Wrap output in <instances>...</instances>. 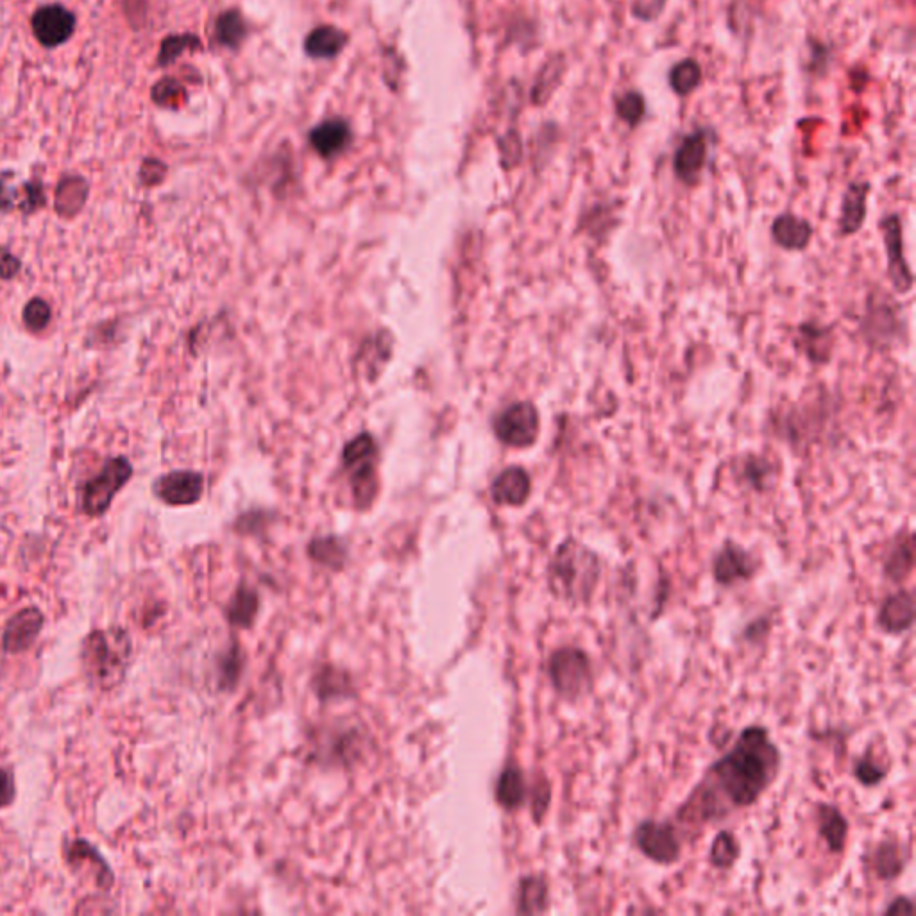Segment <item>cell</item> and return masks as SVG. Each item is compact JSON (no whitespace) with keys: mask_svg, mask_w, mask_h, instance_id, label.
Returning <instances> with one entry per match:
<instances>
[{"mask_svg":"<svg viewBox=\"0 0 916 916\" xmlns=\"http://www.w3.org/2000/svg\"><path fill=\"white\" fill-rule=\"evenodd\" d=\"M781 750L764 727H748L736 745L709 768L704 782L680 809L679 818L689 815L698 822L721 820L754 806L772 786L781 770Z\"/></svg>","mask_w":916,"mask_h":916,"instance_id":"cell-1","label":"cell"},{"mask_svg":"<svg viewBox=\"0 0 916 916\" xmlns=\"http://www.w3.org/2000/svg\"><path fill=\"white\" fill-rule=\"evenodd\" d=\"M602 578V562L589 546L569 537L557 546L550 564V589L564 602H591Z\"/></svg>","mask_w":916,"mask_h":916,"instance_id":"cell-2","label":"cell"},{"mask_svg":"<svg viewBox=\"0 0 916 916\" xmlns=\"http://www.w3.org/2000/svg\"><path fill=\"white\" fill-rule=\"evenodd\" d=\"M131 637L124 628L94 630L83 639L81 668L88 684L101 691H111L122 684L131 659Z\"/></svg>","mask_w":916,"mask_h":916,"instance_id":"cell-3","label":"cell"},{"mask_svg":"<svg viewBox=\"0 0 916 916\" xmlns=\"http://www.w3.org/2000/svg\"><path fill=\"white\" fill-rule=\"evenodd\" d=\"M378 446L369 433H360L346 444L342 464L349 473L353 501L358 510L369 509L378 496Z\"/></svg>","mask_w":916,"mask_h":916,"instance_id":"cell-4","label":"cell"},{"mask_svg":"<svg viewBox=\"0 0 916 916\" xmlns=\"http://www.w3.org/2000/svg\"><path fill=\"white\" fill-rule=\"evenodd\" d=\"M133 464L124 455L106 458L97 475L86 480L81 489V510L88 518H101L108 510L115 496L133 478Z\"/></svg>","mask_w":916,"mask_h":916,"instance_id":"cell-5","label":"cell"},{"mask_svg":"<svg viewBox=\"0 0 916 916\" xmlns=\"http://www.w3.org/2000/svg\"><path fill=\"white\" fill-rule=\"evenodd\" d=\"M548 675L555 693L568 702H577L593 689L589 655L575 646H564L553 652L548 664Z\"/></svg>","mask_w":916,"mask_h":916,"instance_id":"cell-6","label":"cell"},{"mask_svg":"<svg viewBox=\"0 0 916 916\" xmlns=\"http://www.w3.org/2000/svg\"><path fill=\"white\" fill-rule=\"evenodd\" d=\"M541 416L534 403H512L494 419V433L510 448H530L539 439Z\"/></svg>","mask_w":916,"mask_h":916,"instance_id":"cell-7","label":"cell"},{"mask_svg":"<svg viewBox=\"0 0 916 916\" xmlns=\"http://www.w3.org/2000/svg\"><path fill=\"white\" fill-rule=\"evenodd\" d=\"M881 233H883L884 251H886V272L890 278L891 287L897 294L906 296L915 287V274L909 267L908 258L904 253V233H902V219L899 213L884 215L881 219Z\"/></svg>","mask_w":916,"mask_h":916,"instance_id":"cell-8","label":"cell"},{"mask_svg":"<svg viewBox=\"0 0 916 916\" xmlns=\"http://www.w3.org/2000/svg\"><path fill=\"white\" fill-rule=\"evenodd\" d=\"M76 13L60 2L43 4L31 15V33L43 49H58L74 36Z\"/></svg>","mask_w":916,"mask_h":916,"instance_id":"cell-9","label":"cell"},{"mask_svg":"<svg viewBox=\"0 0 916 916\" xmlns=\"http://www.w3.org/2000/svg\"><path fill=\"white\" fill-rule=\"evenodd\" d=\"M634 841L643 856L659 865H673L679 861L682 854L677 829L670 822L645 820L639 823Z\"/></svg>","mask_w":916,"mask_h":916,"instance_id":"cell-10","label":"cell"},{"mask_svg":"<svg viewBox=\"0 0 916 916\" xmlns=\"http://www.w3.org/2000/svg\"><path fill=\"white\" fill-rule=\"evenodd\" d=\"M204 478L197 471H170L154 480L153 494L170 507L194 505L203 498Z\"/></svg>","mask_w":916,"mask_h":916,"instance_id":"cell-11","label":"cell"},{"mask_svg":"<svg viewBox=\"0 0 916 916\" xmlns=\"http://www.w3.org/2000/svg\"><path fill=\"white\" fill-rule=\"evenodd\" d=\"M707 158H709V136L705 129H696L693 133L684 136L673 156V172L680 183H684L687 187L698 185Z\"/></svg>","mask_w":916,"mask_h":916,"instance_id":"cell-12","label":"cell"},{"mask_svg":"<svg viewBox=\"0 0 916 916\" xmlns=\"http://www.w3.org/2000/svg\"><path fill=\"white\" fill-rule=\"evenodd\" d=\"M67 863L74 874L85 877L99 890L108 891L115 883L110 866L88 841L76 840L68 845Z\"/></svg>","mask_w":916,"mask_h":916,"instance_id":"cell-13","label":"cell"},{"mask_svg":"<svg viewBox=\"0 0 916 916\" xmlns=\"http://www.w3.org/2000/svg\"><path fill=\"white\" fill-rule=\"evenodd\" d=\"M757 560L743 546L727 541L713 560V577L720 586L747 582L757 573Z\"/></svg>","mask_w":916,"mask_h":916,"instance_id":"cell-14","label":"cell"},{"mask_svg":"<svg viewBox=\"0 0 916 916\" xmlns=\"http://www.w3.org/2000/svg\"><path fill=\"white\" fill-rule=\"evenodd\" d=\"M43 614L36 607H27L18 611L6 623L2 634V648L6 654H22L27 652L34 641L40 636L43 628Z\"/></svg>","mask_w":916,"mask_h":916,"instance_id":"cell-15","label":"cell"},{"mask_svg":"<svg viewBox=\"0 0 916 916\" xmlns=\"http://www.w3.org/2000/svg\"><path fill=\"white\" fill-rule=\"evenodd\" d=\"M872 185L868 181H852L841 196L838 233L841 237H852L865 226L868 213V196Z\"/></svg>","mask_w":916,"mask_h":916,"instance_id":"cell-16","label":"cell"},{"mask_svg":"<svg viewBox=\"0 0 916 916\" xmlns=\"http://www.w3.org/2000/svg\"><path fill=\"white\" fill-rule=\"evenodd\" d=\"M770 235H772L773 242L781 249H786V251H806L807 246L813 240V235H815V228L804 217H798L795 213L786 212L777 215L773 219L772 226H770Z\"/></svg>","mask_w":916,"mask_h":916,"instance_id":"cell-17","label":"cell"},{"mask_svg":"<svg viewBox=\"0 0 916 916\" xmlns=\"http://www.w3.org/2000/svg\"><path fill=\"white\" fill-rule=\"evenodd\" d=\"M532 492V480L526 469L519 466H510L503 469L496 480L492 482V500L498 505L521 507L525 505Z\"/></svg>","mask_w":916,"mask_h":916,"instance_id":"cell-18","label":"cell"},{"mask_svg":"<svg viewBox=\"0 0 916 916\" xmlns=\"http://www.w3.org/2000/svg\"><path fill=\"white\" fill-rule=\"evenodd\" d=\"M899 306H891L890 301H875L868 306L865 319L866 339L874 340V344L890 346L891 340L899 339L900 335Z\"/></svg>","mask_w":916,"mask_h":916,"instance_id":"cell-19","label":"cell"},{"mask_svg":"<svg viewBox=\"0 0 916 916\" xmlns=\"http://www.w3.org/2000/svg\"><path fill=\"white\" fill-rule=\"evenodd\" d=\"M879 627L888 634L908 632L915 623V598L909 591L900 589L884 600L879 611Z\"/></svg>","mask_w":916,"mask_h":916,"instance_id":"cell-20","label":"cell"},{"mask_svg":"<svg viewBox=\"0 0 916 916\" xmlns=\"http://www.w3.org/2000/svg\"><path fill=\"white\" fill-rule=\"evenodd\" d=\"M90 196V183L79 174H67L60 179L54 197V210L61 219L70 221L83 212Z\"/></svg>","mask_w":916,"mask_h":916,"instance_id":"cell-21","label":"cell"},{"mask_svg":"<svg viewBox=\"0 0 916 916\" xmlns=\"http://www.w3.org/2000/svg\"><path fill=\"white\" fill-rule=\"evenodd\" d=\"M349 142H351V129H349L348 122L340 119L326 120L323 124L315 126L310 133V145L314 147L315 153L326 160L335 158L337 154L346 151Z\"/></svg>","mask_w":916,"mask_h":916,"instance_id":"cell-22","label":"cell"},{"mask_svg":"<svg viewBox=\"0 0 916 916\" xmlns=\"http://www.w3.org/2000/svg\"><path fill=\"white\" fill-rule=\"evenodd\" d=\"M915 566V539L911 532H900L891 543L884 559V577L900 584L911 575Z\"/></svg>","mask_w":916,"mask_h":916,"instance_id":"cell-23","label":"cell"},{"mask_svg":"<svg viewBox=\"0 0 916 916\" xmlns=\"http://www.w3.org/2000/svg\"><path fill=\"white\" fill-rule=\"evenodd\" d=\"M348 45V34L335 26L315 27L306 36L305 51L314 60H331Z\"/></svg>","mask_w":916,"mask_h":916,"instance_id":"cell-24","label":"cell"},{"mask_svg":"<svg viewBox=\"0 0 916 916\" xmlns=\"http://www.w3.org/2000/svg\"><path fill=\"white\" fill-rule=\"evenodd\" d=\"M566 70H568V61L564 58V54H555L544 63L541 70L537 72L534 88H532V102L535 106H544L550 102L553 94L562 85Z\"/></svg>","mask_w":916,"mask_h":916,"instance_id":"cell-25","label":"cell"},{"mask_svg":"<svg viewBox=\"0 0 916 916\" xmlns=\"http://www.w3.org/2000/svg\"><path fill=\"white\" fill-rule=\"evenodd\" d=\"M818 831L831 852H843L849 836V822L838 807L829 804L818 806Z\"/></svg>","mask_w":916,"mask_h":916,"instance_id":"cell-26","label":"cell"},{"mask_svg":"<svg viewBox=\"0 0 916 916\" xmlns=\"http://www.w3.org/2000/svg\"><path fill=\"white\" fill-rule=\"evenodd\" d=\"M496 800L507 811H516L525 804V775L518 764L510 763L503 768L496 782Z\"/></svg>","mask_w":916,"mask_h":916,"instance_id":"cell-27","label":"cell"},{"mask_svg":"<svg viewBox=\"0 0 916 916\" xmlns=\"http://www.w3.org/2000/svg\"><path fill=\"white\" fill-rule=\"evenodd\" d=\"M550 890L548 883L541 875H528L519 881L518 913L521 915H539L548 909Z\"/></svg>","mask_w":916,"mask_h":916,"instance_id":"cell-28","label":"cell"},{"mask_svg":"<svg viewBox=\"0 0 916 916\" xmlns=\"http://www.w3.org/2000/svg\"><path fill=\"white\" fill-rule=\"evenodd\" d=\"M831 328L818 324H802L798 328L800 348L813 364H825L831 358Z\"/></svg>","mask_w":916,"mask_h":916,"instance_id":"cell-29","label":"cell"},{"mask_svg":"<svg viewBox=\"0 0 916 916\" xmlns=\"http://www.w3.org/2000/svg\"><path fill=\"white\" fill-rule=\"evenodd\" d=\"M258 609H260V598L255 589L240 587L229 602L226 616L233 627L249 628L255 623Z\"/></svg>","mask_w":916,"mask_h":916,"instance_id":"cell-30","label":"cell"},{"mask_svg":"<svg viewBox=\"0 0 916 916\" xmlns=\"http://www.w3.org/2000/svg\"><path fill=\"white\" fill-rule=\"evenodd\" d=\"M702 79H704V74H702L700 63L696 60H691V58H686V60H680L679 63H675L670 68L668 85H670L673 94L679 95V97H687V95L693 94L700 88Z\"/></svg>","mask_w":916,"mask_h":916,"instance_id":"cell-31","label":"cell"},{"mask_svg":"<svg viewBox=\"0 0 916 916\" xmlns=\"http://www.w3.org/2000/svg\"><path fill=\"white\" fill-rule=\"evenodd\" d=\"M739 478L754 491H768L775 480V469L768 458L747 455L739 466Z\"/></svg>","mask_w":916,"mask_h":916,"instance_id":"cell-32","label":"cell"},{"mask_svg":"<svg viewBox=\"0 0 916 916\" xmlns=\"http://www.w3.org/2000/svg\"><path fill=\"white\" fill-rule=\"evenodd\" d=\"M308 553L310 557L323 564L324 568L330 569H340L344 568L346 560H348V548L346 544L340 541L339 537L335 535H328V537H317L314 539L310 546H308Z\"/></svg>","mask_w":916,"mask_h":916,"instance_id":"cell-33","label":"cell"},{"mask_svg":"<svg viewBox=\"0 0 916 916\" xmlns=\"http://www.w3.org/2000/svg\"><path fill=\"white\" fill-rule=\"evenodd\" d=\"M906 866L902 856V847L895 841H883L874 852V870L879 879L893 881L897 879Z\"/></svg>","mask_w":916,"mask_h":916,"instance_id":"cell-34","label":"cell"},{"mask_svg":"<svg viewBox=\"0 0 916 916\" xmlns=\"http://www.w3.org/2000/svg\"><path fill=\"white\" fill-rule=\"evenodd\" d=\"M247 24L237 9H228L215 22V38L226 49H237L246 40Z\"/></svg>","mask_w":916,"mask_h":916,"instance_id":"cell-35","label":"cell"},{"mask_svg":"<svg viewBox=\"0 0 916 916\" xmlns=\"http://www.w3.org/2000/svg\"><path fill=\"white\" fill-rule=\"evenodd\" d=\"M201 49H203V43L196 34H170L162 40L160 51L156 56V65L162 68L170 67L172 63L178 61V58H181L183 52L201 51Z\"/></svg>","mask_w":916,"mask_h":916,"instance_id":"cell-36","label":"cell"},{"mask_svg":"<svg viewBox=\"0 0 916 916\" xmlns=\"http://www.w3.org/2000/svg\"><path fill=\"white\" fill-rule=\"evenodd\" d=\"M314 691L315 695L319 696V700H323V702L331 700V698L349 696V693H351V680H349L344 671L326 666L315 675Z\"/></svg>","mask_w":916,"mask_h":916,"instance_id":"cell-37","label":"cell"},{"mask_svg":"<svg viewBox=\"0 0 916 916\" xmlns=\"http://www.w3.org/2000/svg\"><path fill=\"white\" fill-rule=\"evenodd\" d=\"M614 110L623 124H627L630 129H636L645 120V95L637 90H628L614 99Z\"/></svg>","mask_w":916,"mask_h":916,"instance_id":"cell-38","label":"cell"},{"mask_svg":"<svg viewBox=\"0 0 916 916\" xmlns=\"http://www.w3.org/2000/svg\"><path fill=\"white\" fill-rule=\"evenodd\" d=\"M151 99L160 108L179 110L183 104H187L188 94L185 86L181 85L178 79L163 77L158 83H154Z\"/></svg>","mask_w":916,"mask_h":916,"instance_id":"cell-39","label":"cell"},{"mask_svg":"<svg viewBox=\"0 0 916 916\" xmlns=\"http://www.w3.org/2000/svg\"><path fill=\"white\" fill-rule=\"evenodd\" d=\"M739 854H741V845L732 832L721 831L720 834H716L713 845H711V852H709L713 866H716L718 870H729L730 866H734V863L738 861Z\"/></svg>","mask_w":916,"mask_h":916,"instance_id":"cell-40","label":"cell"},{"mask_svg":"<svg viewBox=\"0 0 916 916\" xmlns=\"http://www.w3.org/2000/svg\"><path fill=\"white\" fill-rule=\"evenodd\" d=\"M52 321V308L43 297H31L22 310V323L27 331L38 335L49 328Z\"/></svg>","mask_w":916,"mask_h":916,"instance_id":"cell-41","label":"cell"},{"mask_svg":"<svg viewBox=\"0 0 916 916\" xmlns=\"http://www.w3.org/2000/svg\"><path fill=\"white\" fill-rule=\"evenodd\" d=\"M242 673V655L238 646H231L219 661V687L224 691H233Z\"/></svg>","mask_w":916,"mask_h":916,"instance_id":"cell-42","label":"cell"},{"mask_svg":"<svg viewBox=\"0 0 916 916\" xmlns=\"http://www.w3.org/2000/svg\"><path fill=\"white\" fill-rule=\"evenodd\" d=\"M501 163L505 169H514L521 163L523 158V142L518 131H509L507 135L500 140Z\"/></svg>","mask_w":916,"mask_h":916,"instance_id":"cell-43","label":"cell"},{"mask_svg":"<svg viewBox=\"0 0 916 916\" xmlns=\"http://www.w3.org/2000/svg\"><path fill=\"white\" fill-rule=\"evenodd\" d=\"M886 773L888 770L884 766H879L875 763L872 757H861L856 764H854V775H856L857 781L861 782L863 786H877L886 779Z\"/></svg>","mask_w":916,"mask_h":916,"instance_id":"cell-44","label":"cell"},{"mask_svg":"<svg viewBox=\"0 0 916 916\" xmlns=\"http://www.w3.org/2000/svg\"><path fill=\"white\" fill-rule=\"evenodd\" d=\"M45 188H43L40 181H29V183H24L22 185V197H20V204H18V210L22 213H34L36 210H40L42 206H45Z\"/></svg>","mask_w":916,"mask_h":916,"instance_id":"cell-45","label":"cell"},{"mask_svg":"<svg viewBox=\"0 0 916 916\" xmlns=\"http://www.w3.org/2000/svg\"><path fill=\"white\" fill-rule=\"evenodd\" d=\"M670 0H632L630 4V13L632 17L639 20V22H655L657 18H661L664 9L668 6Z\"/></svg>","mask_w":916,"mask_h":916,"instance_id":"cell-46","label":"cell"},{"mask_svg":"<svg viewBox=\"0 0 916 916\" xmlns=\"http://www.w3.org/2000/svg\"><path fill=\"white\" fill-rule=\"evenodd\" d=\"M167 176V165L156 160V158H147L142 162L140 167V181L145 187H156L160 185Z\"/></svg>","mask_w":916,"mask_h":916,"instance_id":"cell-47","label":"cell"},{"mask_svg":"<svg viewBox=\"0 0 916 916\" xmlns=\"http://www.w3.org/2000/svg\"><path fill=\"white\" fill-rule=\"evenodd\" d=\"M550 800H552V789L548 786V782H541L539 786H535L532 791V813H534L535 822L543 820V816L550 807Z\"/></svg>","mask_w":916,"mask_h":916,"instance_id":"cell-48","label":"cell"},{"mask_svg":"<svg viewBox=\"0 0 916 916\" xmlns=\"http://www.w3.org/2000/svg\"><path fill=\"white\" fill-rule=\"evenodd\" d=\"M20 197H22V187L17 190L9 185L8 179L0 178V212H11L15 210V206L18 208Z\"/></svg>","mask_w":916,"mask_h":916,"instance_id":"cell-49","label":"cell"},{"mask_svg":"<svg viewBox=\"0 0 916 916\" xmlns=\"http://www.w3.org/2000/svg\"><path fill=\"white\" fill-rule=\"evenodd\" d=\"M22 269V262L8 251H0V280L11 281Z\"/></svg>","mask_w":916,"mask_h":916,"instance_id":"cell-50","label":"cell"},{"mask_svg":"<svg viewBox=\"0 0 916 916\" xmlns=\"http://www.w3.org/2000/svg\"><path fill=\"white\" fill-rule=\"evenodd\" d=\"M15 795H17V791H15V781H13L11 773L0 768V809L11 806L13 800H15Z\"/></svg>","mask_w":916,"mask_h":916,"instance_id":"cell-51","label":"cell"},{"mask_svg":"<svg viewBox=\"0 0 916 916\" xmlns=\"http://www.w3.org/2000/svg\"><path fill=\"white\" fill-rule=\"evenodd\" d=\"M886 915H913L915 913V906L913 902L908 899V897H897V899L891 902L888 908L884 909Z\"/></svg>","mask_w":916,"mask_h":916,"instance_id":"cell-52","label":"cell"}]
</instances>
